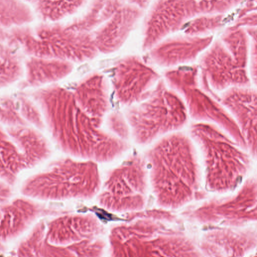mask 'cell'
Masks as SVG:
<instances>
[{
    "mask_svg": "<svg viewBox=\"0 0 257 257\" xmlns=\"http://www.w3.org/2000/svg\"><path fill=\"white\" fill-rule=\"evenodd\" d=\"M76 105L94 113H101L108 105V93L104 77L94 74L76 88L73 93Z\"/></svg>",
    "mask_w": 257,
    "mask_h": 257,
    "instance_id": "5",
    "label": "cell"
},
{
    "mask_svg": "<svg viewBox=\"0 0 257 257\" xmlns=\"http://www.w3.org/2000/svg\"><path fill=\"white\" fill-rule=\"evenodd\" d=\"M23 28L24 29V27ZM14 33L21 50L29 56L72 62L90 60L98 53L93 36L59 24H42Z\"/></svg>",
    "mask_w": 257,
    "mask_h": 257,
    "instance_id": "1",
    "label": "cell"
},
{
    "mask_svg": "<svg viewBox=\"0 0 257 257\" xmlns=\"http://www.w3.org/2000/svg\"><path fill=\"white\" fill-rule=\"evenodd\" d=\"M139 11L133 4L121 3L93 36L98 52H113L123 44L135 25Z\"/></svg>",
    "mask_w": 257,
    "mask_h": 257,
    "instance_id": "2",
    "label": "cell"
},
{
    "mask_svg": "<svg viewBox=\"0 0 257 257\" xmlns=\"http://www.w3.org/2000/svg\"><path fill=\"white\" fill-rule=\"evenodd\" d=\"M30 4L20 1H0V29L24 27L34 20Z\"/></svg>",
    "mask_w": 257,
    "mask_h": 257,
    "instance_id": "8",
    "label": "cell"
},
{
    "mask_svg": "<svg viewBox=\"0 0 257 257\" xmlns=\"http://www.w3.org/2000/svg\"><path fill=\"white\" fill-rule=\"evenodd\" d=\"M35 13L43 21L55 22L76 12L85 2L77 1H31Z\"/></svg>",
    "mask_w": 257,
    "mask_h": 257,
    "instance_id": "9",
    "label": "cell"
},
{
    "mask_svg": "<svg viewBox=\"0 0 257 257\" xmlns=\"http://www.w3.org/2000/svg\"><path fill=\"white\" fill-rule=\"evenodd\" d=\"M24 62L12 44L0 43V90L23 78Z\"/></svg>",
    "mask_w": 257,
    "mask_h": 257,
    "instance_id": "7",
    "label": "cell"
},
{
    "mask_svg": "<svg viewBox=\"0 0 257 257\" xmlns=\"http://www.w3.org/2000/svg\"><path fill=\"white\" fill-rule=\"evenodd\" d=\"M24 80L28 87L38 88L58 81L73 69L71 63L29 56L24 62Z\"/></svg>",
    "mask_w": 257,
    "mask_h": 257,
    "instance_id": "4",
    "label": "cell"
},
{
    "mask_svg": "<svg viewBox=\"0 0 257 257\" xmlns=\"http://www.w3.org/2000/svg\"><path fill=\"white\" fill-rule=\"evenodd\" d=\"M147 72L139 60L130 56L120 61L114 68L112 84L114 94L122 103H131L140 97L146 83Z\"/></svg>",
    "mask_w": 257,
    "mask_h": 257,
    "instance_id": "3",
    "label": "cell"
},
{
    "mask_svg": "<svg viewBox=\"0 0 257 257\" xmlns=\"http://www.w3.org/2000/svg\"><path fill=\"white\" fill-rule=\"evenodd\" d=\"M121 3L120 1L93 2L83 17L67 26L75 32L89 33L98 25L108 20Z\"/></svg>",
    "mask_w": 257,
    "mask_h": 257,
    "instance_id": "6",
    "label": "cell"
}]
</instances>
